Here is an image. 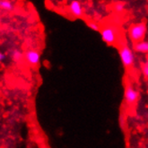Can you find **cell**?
Segmentation results:
<instances>
[{
	"label": "cell",
	"mask_w": 148,
	"mask_h": 148,
	"mask_svg": "<svg viewBox=\"0 0 148 148\" xmlns=\"http://www.w3.org/2000/svg\"><path fill=\"white\" fill-rule=\"evenodd\" d=\"M5 55L3 53V52L0 51V63L3 62L4 60H5Z\"/></svg>",
	"instance_id": "cell-14"
},
{
	"label": "cell",
	"mask_w": 148,
	"mask_h": 148,
	"mask_svg": "<svg viewBox=\"0 0 148 148\" xmlns=\"http://www.w3.org/2000/svg\"><path fill=\"white\" fill-rule=\"evenodd\" d=\"M23 58V53L20 49H14L11 52V58L14 62H19Z\"/></svg>",
	"instance_id": "cell-9"
},
{
	"label": "cell",
	"mask_w": 148,
	"mask_h": 148,
	"mask_svg": "<svg viewBox=\"0 0 148 148\" xmlns=\"http://www.w3.org/2000/svg\"><path fill=\"white\" fill-rule=\"evenodd\" d=\"M147 147H148V143H147Z\"/></svg>",
	"instance_id": "cell-15"
},
{
	"label": "cell",
	"mask_w": 148,
	"mask_h": 148,
	"mask_svg": "<svg viewBox=\"0 0 148 148\" xmlns=\"http://www.w3.org/2000/svg\"><path fill=\"white\" fill-rule=\"evenodd\" d=\"M141 71L145 78L148 79V57L146 58L145 61L141 66Z\"/></svg>",
	"instance_id": "cell-10"
},
{
	"label": "cell",
	"mask_w": 148,
	"mask_h": 148,
	"mask_svg": "<svg viewBox=\"0 0 148 148\" xmlns=\"http://www.w3.org/2000/svg\"><path fill=\"white\" fill-rule=\"evenodd\" d=\"M124 100L129 106H134L139 100V92L131 84H127L124 90Z\"/></svg>",
	"instance_id": "cell-4"
},
{
	"label": "cell",
	"mask_w": 148,
	"mask_h": 148,
	"mask_svg": "<svg viewBox=\"0 0 148 148\" xmlns=\"http://www.w3.org/2000/svg\"><path fill=\"white\" fill-rule=\"evenodd\" d=\"M147 32V25L145 23H132L128 27L127 30V36L132 43H136L145 40Z\"/></svg>",
	"instance_id": "cell-2"
},
{
	"label": "cell",
	"mask_w": 148,
	"mask_h": 148,
	"mask_svg": "<svg viewBox=\"0 0 148 148\" xmlns=\"http://www.w3.org/2000/svg\"><path fill=\"white\" fill-rule=\"evenodd\" d=\"M100 33L102 40L108 45L115 46L119 43V33L117 27L113 25H105L101 28Z\"/></svg>",
	"instance_id": "cell-3"
},
{
	"label": "cell",
	"mask_w": 148,
	"mask_h": 148,
	"mask_svg": "<svg viewBox=\"0 0 148 148\" xmlns=\"http://www.w3.org/2000/svg\"><path fill=\"white\" fill-rule=\"evenodd\" d=\"M68 10L70 14L76 18H80L84 14L83 6L78 0H72L68 5Z\"/></svg>",
	"instance_id": "cell-6"
},
{
	"label": "cell",
	"mask_w": 148,
	"mask_h": 148,
	"mask_svg": "<svg viewBox=\"0 0 148 148\" xmlns=\"http://www.w3.org/2000/svg\"><path fill=\"white\" fill-rule=\"evenodd\" d=\"M0 9L10 12L14 9V5L10 0H0Z\"/></svg>",
	"instance_id": "cell-8"
},
{
	"label": "cell",
	"mask_w": 148,
	"mask_h": 148,
	"mask_svg": "<svg viewBox=\"0 0 148 148\" xmlns=\"http://www.w3.org/2000/svg\"><path fill=\"white\" fill-rule=\"evenodd\" d=\"M87 25H88V27L91 30H92L94 32H100V30H101L100 25L95 22H88L87 23Z\"/></svg>",
	"instance_id": "cell-11"
},
{
	"label": "cell",
	"mask_w": 148,
	"mask_h": 148,
	"mask_svg": "<svg viewBox=\"0 0 148 148\" xmlns=\"http://www.w3.org/2000/svg\"><path fill=\"white\" fill-rule=\"evenodd\" d=\"M133 50L139 54H146L148 55V41L147 40H140L136 43H133Z\"/></svg>",
	"instance_id": "cell-7"
},
{
	"label": "cell",
	"mask_w": 148,
	"mask_h": 148,
	"mask_svg": "<svg viewBox=\"0 0 148 148\" xmlns=\"http://www.w3.org/2000/svg\"><path fill=\"white\" fill-rule=\"evenodd\" d=\"M124 8H125V5L124 4L122 3H117L115 4L114 5V10L118 13H121V12H123L124 11Z\"/></svg>",
	"instance_id": "cell-12"
},
{
	"label": "cell",
	"mask_w": 148,
	"mask_h": 148,
	"mask_svg": "<svg viewBox=\"0 0 148 148\" xmlns=\"http://www.w3.org/2000/svg\"><path fill=\"white\" fill-rule=\"evenodd\" d=\"M119 54L124 67L127 70H130L135 66V55L133 53V49L127 45V42L123 40L119 42Z\"/></svg>",
	"instance_id": "cell-1"
},
{
	"label": "cell",
	"mask_w": 148,
	"mask_h": 148,
	"mask_svg": "<svg viewBox=\"0 0 148 148\" xmlns=\"http://www.w3.org/2000/svg\"><path fill=\"white\" fill-rule=\"evenodd\" d=\"M24 58L29 65L35 66L40 64V54L36 49H29L25 52Z\"/></svg>",
	"instance_id": "cell-5"
},
{
	"label": "cell",
	"mask_w": 148,
	"mask_h": 148,
	"mask_svg": "<svg viewBox=\"0 0 148 148\" xmlns=\"http://www.w3.org/2000/svg\"><path fill=\"white\" fill-rule=\"evenodd\" d=\"M119 123H120V126L123 127V124H125L126 123V120H125V119H124V116L121 114L120 115V117H119Z\"/></svg>",
	"instance_id": "cell-13"
}]
</instances>
